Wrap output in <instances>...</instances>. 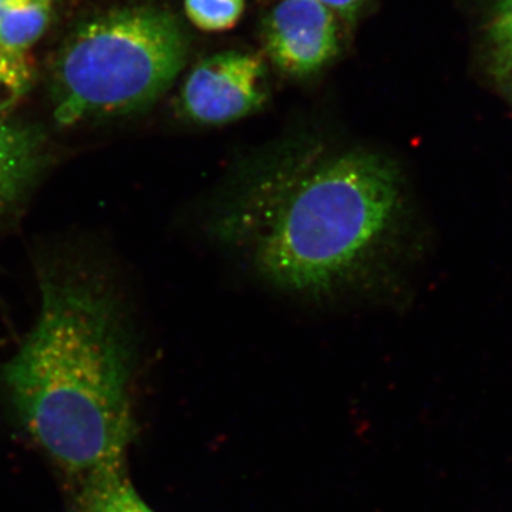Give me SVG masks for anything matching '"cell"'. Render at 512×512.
Listing matches in <instances>:
<instances>
[{
    "mask_svg": "<svg viewBox=\"0 0 512 512\" xmlns=\"http://www.w3.org/2000/svg\"><path fill=\"white\" fill-rule=\"evenodd\" d=\"M77 507V512H154L134 490L124 466L82 478Z\"/></svg>",
    "mask_w": 512,
    "mask_h": 512,
    "instance_id": "obj_7",
    "label": "cell"
},
{
    "mask_svg": "<svg viewBox=\"0 0 512 512\" xmlns=\"http://www.w3.org/2000/svg\"><path fill=\"white\" fill-rule=\"evenodd\" d=\"M247 0H184L185 15L204 32L232 29L244 15Z\"/></svg>",
    "mask_w": 512,
    "mask_h": 512,
    "instance_id": "obj_10",
    "label": "cell"
},
{
    "mask_svg": "<svg viewBox=\"0 0 512 512\" xmlns=\"http://www.w3.org/2000/svg\"><path fill=\"white\" fill-rule=\"evenodd\" d=\"M188 47L178 19L156 6L86 20L66 37L50 70L56 123L70 127L148 109L180 76Z\"/></svg>",
    "mask_w": 512,
    "mask_h": 512,
    "instance_id": "obj_3",
    "label": "cell"
},
{
    "mask_svg": "<svg viewBox=\"0 0 512 512\" xmlns=\"http://www.w3.org/2000/svg\"><path fill=\"white\" fill-rule=\"evenodd\" d=\"M46 161V136L39 127L0 119V214L29 191Z\"/></svg>",
    "mask_w": 512,
    "mask_h": 512,
    "instance_id": "obj_6",
    "label": "cell"
},
{
    "mask_svg": "<svg viewBox=\"0 0 512 512\" xmlns=\"http://www.w3.org/2000/svg\"><path fill=\"white\" fill-rule=\"evenodd\" d=\"M332 9L343 22H353L373 0H319Z\"/></svg>",
    "mask_w": 512,
    "mask_h": 512,
    "instance_id": "obj_12",
    "label": "cell"
},
{
    "mask_svg": "<svg viewBox=\"0 0 512 512\" xmlns=\"http://www.w3.org/2000/svg\"><path fill=\"white\" fill-rule=\"evenodd\" d=\"M342 19L319 0H278L264 20L265 52L282 73H318L340 50Z\"/></svg>",
    "mask_w": 512,
    "mask_h": 512,
    "instance_id": "obj_5",
    "label": "cell"
},
{
    "mask_svg": "<svg viewBox=\"0 0 512 512\" xmlns=\"http://www.w3.org/2000/svg\"><path fill=\"white\" fill-rule=\"evenodd\" d=\"M495 79L500 83V89L501 92H503L505 99L510 101L512 106V69L507 70V72L497 74Z\"/></svg>",
    "mask_w": 512,
    "mask_h": 512,
    "instance_id": "obj_13",
    "label": "cell"
},
{
    "mask_svg": "<svg viewBox=\"0 0 512 512\" xmlns=\"http://www.w3.org/2000/svg\"><path fill=\"white\" fill-rule=\"evenodd\" d=\"M268 100V72L255 53H217L202 59L185 77L178 109L201 126H222L251 116Z\"/></svg>",
    "mask_w": 512,
    "mask_h": 512,
    "instance_id": "obj_4",
    "label": "cell"
},
{
    "mask_svg": "<svg viewBox=\"0 0 512 512\" xmlns=\"http://www.w3.org/2000/svg\"><path fill=\"white\" fill-rule=\"evenodd\" d=\"M55 0H2L0 47L13 53H29L52 22Z\"/></svg>",
    "mask_w": 512,
    "mask_h": 512,
    "instance_id": "obj_8",
    "label": "cell"
},
{
    "mask_svg": "<svg viewBox=\"0 0 512 512\" xmlns=\"http://www.w3.org/2000/svg\"><path fill=\"white\" fill-rule=\"evenodd\" d=\"M36 64L29 53H13L0 47V114L15 109L33 89Z\"/></svg>",
    "mask_w": 512,
    "mask_h": 512,
    "instance_id": "obj_9",
    "label": "cell"
},
{
    "mask_svg": "<svg viewBox=\"0 0 512 512\" xmlns=\"http://www.w3.org/2000/svg\"><path fill=\"white\" fill-rule=\"evenodd\" d=\"M131 370L126 320L99 276L43 275L35 326L2 380L23 427L67 473L124 466L136 434Z\"/></svg>",
    "mask_w": 512,
    "mask_h": 512,
    "instance_id": "obj_2",
    "label": "cell"
},
{
    "mask_svg": "<svg viewBox=\"0 0 512 512\" xmlns=\"http://www.w3.org/2000/svg\"><path fill=\"white\" fill-rule=\"evenodd\" d=\"M404 214L392 158L303 138L241 165L212 208L210 231L276 291L338 302L382 285Z\"/></svg>",
    "mask_w": 512,
    "mask_h": 512,
    "instance_id": "obj_1",
    "label": "cell"
},
{
    "mask_svg": "<svg viewBox=\"0 0 512 512\" xmlns=\"http://www.w3.org/2000/svg\"><path fill=\"white\" fill-rule=\"evenodd\" d=\"M495 76L512 69V0H497L487 30Z\"/></svg>",
    "mask_w": 512,
    "mask_h": 512,
    "instance_id": "obj_11",
    "label": "cell"
},
{
    "mask_svg": "<svg viewBox=\"0 0 512 512\" xmlns=\"http://www.w3.org/2000/svg\"><path fill=\"white\" fill-rule=\"evenodd\" d=\"M0 2H2V0H0Z\"/></svg>",
    "mask_w": 512,
    "mask_h": 512,
    "instance_id": "obj_14",
    "label": "cell"
}]
</instances>
